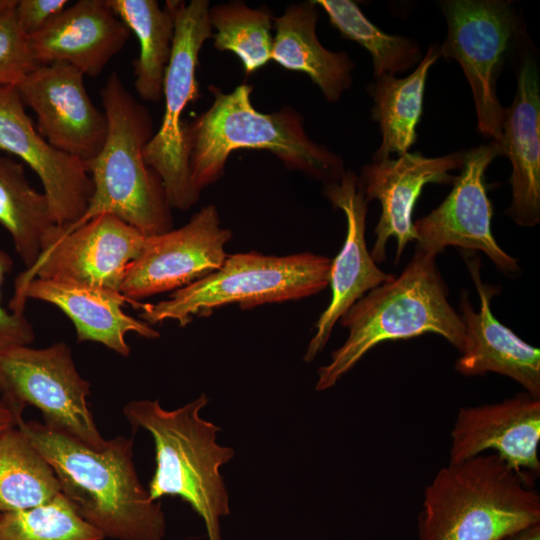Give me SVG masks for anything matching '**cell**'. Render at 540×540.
I'll return each mask as SVG.
<instances>
[{
    "label": "cell",
    "mask_w": 540,
    "mask_h": 540,
    "mask_svg": "<svg viewBox=\"0 0 540 540\" xmlns=\"http://www.w3.org/2000/svg\"><path fill=\"white\" fill-rule=\"evenodd\" d=\"M16 426L51 466L75 511L105 537L164 538L165 516L137 476L132 439L118 436L94 450L39 422L20 417Z\"/></svg>",
    "instance_id": "cell-1"
},
{
    "label": "cell",
    "mask_w": 540,
    "mask_h": 540,
    "mask_svg": "<svg viewBox=\"0 0 540 540\" xmlns=\"http://www.w3.org/2000/svg\"><path fill=\"white\" fill-rule=\"evenodd\" d=\"M212 105L185 124L191 181L201 191L224 174L230 154L254 149L271 152L283 164L328 184L345 173L343 159L306 134L303 117L290 107L273 113L257 111L251 103L252 86L242 84L230 93L209 87Z\"/></svg>",
    "instance_id": "cell-2"
},
{
    "label": "cell",
    "mask_w": 540,
    "mask_h": 540,
    "mask_svg": "<svg viewBox=\"0 0 540 540\" xmlns=\"http://www.w3.org/2000/svg\"><path fill=\"white\" fill-rule=\"evenodd\" d=\"M339 322L349 334L344 344L332 352L331 361L318 369L317 391L335 386L382 342L434 333L460 353L465 339L460 314L449 303L436 256L417 248L399 276L366 293Z\"/></svg>",
    "instance_id": "cell-3"
},
{
    "label": "cell",
    "mask_w": 540,
    "mask_h": 540,
    "mask_svg": "<svg viewBox=\"0 0 540 540\" xmlns=\"http://www.w3.org/2000/svg\"><path fill=\"white\" fill-rule=\"evenodd\" d=\"M423 495L417 540H505L540 523L534 484L496 453L448 463Z\"/></svg>",
    "instance_id": "cell-4"
},
{
    "label": "cell",
    "mask_w": 540,
    "mask_h": 540,
    "mask_svg": "<svg viewBox=\"0 0 540 540\" xmlns=\"http://www.w3.org/2000/svg\"><path fill=\"white\" fill-rule=\"evenodd\" d=\"M108 131L99 154L85 162L93 194L76 227L101 214L114 215L150 237L172 229L171 207L162 180L144 159L153 136L149 110L113 72L100 91Z\"/></svg>",
    "instance_id": "cell-5"
},
{
    "label": "cell",
    "mask_w": 540,
    "mask_h": 540,
    "mask_svg": "<svg viewBox=\"0 0 540 540\" xmlns=\"http://www.w3.org/2000/svg\"><path fill=\"white\" fill-rule=\"evenodd\" d=\"M208 402L202 393L166 410L158 400H131L123 414L134 431L144 429L154 441L156 468L147 489L151 499L180 497L203 519L208 540H222L219 521L230 514V506L220 468L235 451L219 445L220 427L200 416Z\"/></svg>",
    "instance_id": "cell-6"
},
{
    "label": "cell",
    "mask_w": 540,
    "mask_h": 540,
    "mask_svg": "<svg viewBox=\"0 0 540 540\" xmlns=\"http://www.w3.org/2000/svg\"><path fill=\"white\" fill-rule=\"evenodd\" d=\"M332 260L303 252L268 256L258 252L227 255L222 266L204 278L173 291L156 304L144 303L139 317L149 325L175 320L182 327L225 305L241 309L298 300L329 286Z\"/></svg>",
    "instance_id": "cell-7"
},
{
    "label": "cell",
    "mask_w": 540,
    "mask_h": 540,
    "mask_svg": "<svg viewBox=\"0 0 540 540\" xmlns=\"http://www.w3.org/2000/svg\"><path fill=\"white\" fill-rule=\"evenodd\" d=\"M165 3L173 13L175 31L163 83L164 114L143 155L146 164L160 176L170 207L187 210L197 203L200 192L191 181L182 116L187 105L200 96L196 79L199 53L213 31L209 1Z\"/></svg>",
    "instance_id": "cell-8"
},
{
    "label": "cell",
    "mask_w": 540,
    "mask_h": 540,
    "mask_svg": "<svg viewBox=\"0 0 540 540\" xmlns=\"http://www.w3.org/2000/svg\"><path fill=\"white\" fill-rule=\"evenodd\" d=\"M89 394L90 383L79 374L64 342L46 348L19 346L0 354V396L17 417L32 405L48 428L102 450L108 440L96 427Z\"/></svg>",
    "instance_id": "cell-9"
},
{
    "label": "cell",
    "mask_w": 540,
    "mask_h": 540,
    "mask_svg": "<svg viewBox=\"0 0 540 540\" xmlns=\"http://www.w3.org/2000/svg\"><path fill=\"white\" fill-rule=\"evenodd\" d=\"M440 6L447 23L440 56L461 66L471 87L478 131L500 141L504 107L497 97V79L506 57L518 50L519 21L505 1L447 0Z\"/></svg>",
    "instance_id": "cell-10"
},
{
    "label": "cell",
    "mask_w": 540,
    "mask_h": 540,
    "mask_svg": "<svg viewBox=\"0 0 540 540\" xmlns=\"http://www.w3.org/2000/svg\"><path fill=\"white\" fill-rule=\"evenodd\" d=\"M147 237L111 214L72 228L53 225L41 252L15 280L17 295L33 278L68 280L121 293L128 266L141 254Z\"/></svg>",
    "instance_id": "cell-11"
},
{
    "label": "cell",
    "mask_w": 540,
    "mask_h": 540,
    "mask_svg": "<svg viewBox=\"0 0 540 540\" xmlns=\"http://www.w3.org/2000/svg\"><path fill=\"white\" fill-rule=\"evenodd\" d=\"M232 236L221 227L214 204L202 207L184 226L147 237L141 254L126 270L121 293L139 302L204 278L222 266Z\"/></svg>",
    "instance_id": "cell-12"
},
{
    "label": "cell",
    "mask_w": 540,
    "mask_h": 540,
    "mask_svg": "<svg viewBox=\"0 0 540 540\" xmlns=\"http://www.w3.org/2000/svg\"><path fill=\"white\" fill-rule=\"evenodd\" d=\"M502 156L498 141L463 151V166L445 200L413 223L415 248L437 256L448 246L481 251L502 272L518 271L517 260L496 242L491 231L492 205L487 195L485 171Z\"/></svg>",
    "instance_id": "cell-13"
},
{
    "label": "cell",
    "mask_w": 540,
    "mask_h": 540,
    "mask_svg": "<svg viewBox=\"0 0 540 540\" xmlns=\"http://www.w3.org/2000/svg\"><path fill=\"white\" fill-rule=\"evenodd\" d=\"M84 76L67 63H52L38 66L16 86L37 117L39 133L83 163L99 154L108 131L107 117L89 98Z\"/></svg>",
    "instance_id": "cell-14"
},
{
    "label": "cell",
    "mask_w": 540,
    "mask_h": 540,
    "mask_svg": "<svg viewBox=\"0 0 540 540\" xmlns=\"http://www.w3.org/2000/svg\"><path fill=\"white\" fill-rule=\"evenodd\" d=\"M463 166V151L440 157L407 152L396 159L386 158L362 167L358 186L365 200H378L381 215L375 227V242L370 252L375 263L386 260V244L397 241L396 263L407 243L415 241L412 214L426 184H453L450 171Z\"/></svg>",
    "instance_id": "cell-15"
},
{
    "label": "cell",
    "mask_w": 540,
    "mask_h": 540,
    "mask_svg": "<svg viewBox=\"0 0 540 540\" xmlns=\"http://www.w3.org/2000/svg\"><path fill=\"white\" fill-rule=\"evenodd\" d=\"M0 149L38 175L55 225H70L84 214L93 194L84 163L55 149L39 133L16 86H0Z\"/></svg>",
    "instance_id": "cell-16"
},
{
    "label": "cell",
    "mask_w": 540,
    "mask_h": 540,
    "mask_svg": "<svg viewBox=\"0 0 540 540\" xmlns=\"http://www.w3.org/2000/svg\"><path fill=\"white\" fill-rule=\"evenodd\" d=\"M353 171H345L337 182L324 185V195L346 217L344 244L332 260L329 286L331 300L317 320L304 361L312 362L326 346L335 324L366 293L390 281L394 275L382 271L372 259L365 241L368 203Z\"/></svg>",
    "instance_id": "cell-17"
},
{
    "label": "cell",
    "mask_w": 540,
    "mask_h": 540,
    "mask_svg": "<svg viewBox=\"0 0 540 540\" xmlns=\"http://www.w3.org/2000/svg\"><path fill=\"white\" fill-rule=\"evenodd\" d=\"M450 436L449 463L494 450L532 484L540 474V399L526 392L499 403L461 408Z\"/></svg>",
    "instance_id": "cell-18"
},
{
    "label": "cell",
    "mask_w": 540,
    "mask_h": 540,
    "mask_svg": "<svg viewBox=\"0 0 540 540\" xmlns=\"http://www.w3.org/2000/svg\"><path fill=\"white\" fill-rule=\"evenodd\" d=\"M464 260L477 289L481 305L473 309L468 292H461L460 317L465 339L455 370L465 376L488 372L507 376L519 383L527 394L540 399V350L500 323L491 311V299L500 288L482 282L480 261L472 254Z\"/></svg>",
    "instance_id": "cell-19"
},
{
    "label": "cell",
    "mask_w": 540,
    "mask_h": 540,
    "mask_svg": "<svg viewBox=\"0 0 540 540\" xmlns=\"http://www.w3.org/2000/svg\"><path fill=\"white\" fill-rule=\"evenodd\" d=\"M518 53L517 90L504 108L502 155L512 165V201L506 214L519 226L540 221V82L535 53L526 44Z\"/></svg>",
    "instance_id": "cell-20"
},
{
    "label": "cell",
    "mask_w": 540,
    "mask_h": 540,
    "mask_svg": "<svg viewBox=\"0 0 540 540\" xmlns=\"http://www.w3.org/2000/svg\"><path fill=\"white\" fill-rule=\"evenodd\" d=\"M36 299L57 306L72 321L77 341L101 343L123 357L130 347L125 336L135 332L155 339L159 332L146 322L126 314L122 306L141 309L144 303L133 302L122 293L57 279L33 278L9 303L12 312L23 314L26 301Z\"/></svg>",
    "instance_id": "cell-21"
},
{
    "label": "cell",
    "mask_w": 540,
    "mask_h": 540,
    "mask_svg": "<svg viewBox=\"0 0 540 540\" xmlns=\"http://www.w3.org/2000/svg\"><path fill=\"white\" fill-rule=\"evenodd\" d=\"M130 33L106 0H79L28 41L39 65L67 63L96 77L124 48Z\"/></svg>",
    "instance_id": "cell-22"
},
{
    "label": "cell",
    "mask_w": 540,
    "mask_h": 540,
    "mask_svg": "<svg viewBox=\"0 0 540 540\" xmlns=\"http://www.w3.org/2000/svg\"><path fill=\"white\" fill-rule=\"evenodd\" d=\"M319 18L314 1L289 5L273 19L271 60L285 69L303 72L326 100L336 102L353 82L354 63L346 52L325 49L316 35Z\"/></svg>",
    "instance_id": "cell-23"
},
{
    "label": "cell",
    "mask_w": 540,
    "mask_h": 540,
    "mask_svg": "<svg viewBox=\"0 0 540 540\" xmlns=\"http://www.w3.org/2000/svg\"><path fill=\"white\" fill-rule=\"evenodd\" d=\"M439 57V46L430 45L418 66L407 77L383 75L368 86V93L374 101L372 118L378 122L382 135L373 161L391 158L393 154L403 155L417 141L416 127L422 115L428 71Z\"/></svg>",
    "instance_id": "cell-24"
},
{
    "label": "cell",
    "mask_w": 540,
    "mask_h": 540,
    "mask_svg": "<svg viewBox=\"0 0 540 540\" xmlns=\"http://www.w3.org/2000/svg\"><path fill=\"white\" fill-rule=\"evenodd\" d=\"M106 3L138 39L139 56L133 61L138 95L144 101H160L175 31L170 7L165 3L161 8L155 0H106Z\"/></svg>",
    "instance_id": "cell-25"
},
{
    "label": "cell",
    "mask_w": 540,
    "mask_h": 540,
    "mask_svg": "<svg viewBox=\"0 0 540 540\" xmlns=\"http://www.w3.org/2000/svg\"><path fill=\"white\" fill-rule=\"evenodd\" d=\"M0 224L9 232L26 269L38 259L43 238L55 225L49 200L29 183L24 166L0 155Z\"/></svg>",
    "instance_id": "cell-26"
},
{
    "label": "cell",
    "mask_w": 540,
    "mask_h": 540,
    "mask_svg": "<svg viewBox=\"0 0 540 540\" xmlns=\"http://www.w3.org/2000/svg\"><path fill=\"white\" fill-rule=\"evenodd\" d=\"M61 493L47 461L17 427L0 434V514L44 504Z\"/></svg>",
    "instance_id": "cell-27"
},
{
    "label": "cell",
    "mask_w": 540,
    "mask_h": 540,
    "mask_svg": "<svg viewBox=\"0 0 540 540\" xmlns=\"http://www.w3.org/2000/svg\"><path fill=\"white\" fill-rule=\"evenodd\" d=\"M330 23L346 38L363 46L372 56L374 77L395 76L421 61L418 43L408 37L390 35L375 26L350 0H315Z\"/></svg>",
    "instance_id": "cell-28"
},
{
    "label": "cell",
    "mask_w": 540,
    "mask_h": 540,
    "mask_svg": "<svg viewBox=\"0 0 540 540\" xmlns=\"http://www.w3.org/2000/svg\"><path fill=\"white\" fill-rule=\"evenodd\" d=\"M273 19L266 7L253 9L240 1L210 6L214 47L235 54L250 75L271 60Z\"/></svg>",
    "instance_id": "cell-29"
},
{
    "label": "cell",
    "mask_w": 540,
    "mask_h": 540,
    "mask_svg": "<svg viewBox=\"0 0 540 540\" xmlns=\"http://www.w3.org/2000/svg\"><path fill=\"white\" fill-rule=\"evenodd\" d=\"M62 493L28 509L0 514V540H103Z\"/></svg>",
    "instance_id": "cell-30"
},
{
    "label": "cell",
    "mask_w": 540,
    "mask_h": 540,
    "mask_svg": "<svg viewBox=\"0 0 540 540\" xmlns=\"http://www.w3.org/2000/svg\"><path fill=\"white\" fill-rule=\"evenodd\" d=\"M38 66L15 9L0 16V86H17Z\"/></svg>",
    "instance_id": "cell-31"
},
{
    "label": "cell",
    "mask_w": 540,
    "mask_h": 540,
    "mask_svg": "<svg viewBox=\"0 0 540 540\" xmlns=\"http://www.w3.org/2000/svg\"><path fill=\"white\" fill-rule=\"evenodd\" d=\"M11 257L0 248V354L19 346H29L34 330L24 314L8 312L1 304V289L5 276L12 270Z\"/></svg>",
    "instance_id": "cell-32"
},
{
    "label": "cell",
    "mask_w": 540,
    "mask_h": 540,
    "mask_svg": "<svg viewBox=\"0 0 540 540\" xmlns=\"http://www.w3.org/2000/svg\"><path fill=\"white\" fill-rule=\"evenodd\" d=\"M68 5L67 0H18L15 15L21 29L29 37L43 29Z\"/></svg>",
    "instance_id": "cell-33"
},
{
    "label": "cell",
    "mask_w": 540,
    "mask_h": 540,
    "mask_svg": "<svg viewBox=\"0 0 540 540\" xmlns=\"http://www.w3.org/2000/svg\"><path fill=\"white\" fill-rule=\"evenodd\" d=\"M17 417L0 396V434L17 425Z\"/></svg>",
    "instance_id": "cell-34"
},
{
    "label": "cell",
    "mask_w": 540,
    "mask_h": 540,
    "mask_svg": "<svg viewBox=\"0 0 540 540\" xmlns=\"http://www.w3.org/2000/svg\"><path fill=\"white\" fill-rule=\"evenodd\" d=\"M505 540H540V523L520 530Z\"/></svg>",
    "instance_id": "cell-35"
},
{
    "label": "cell",
    "mask_w": 540,
    "mask_h": 540,
    "mask_svg": "<svg viewBox=\"0 0 540 540\" xmlns=\"http://www.w3.org/2000/svg\"><path fill=\"white\" fill-rule=\"evenodd\" d=\"M18 0H0V16L16 8Z\"/></svg>",
    "instance_id": "cell-36"
}]
</instances>
